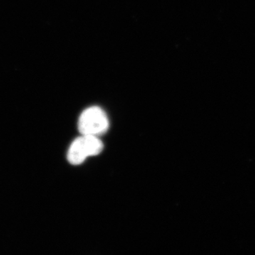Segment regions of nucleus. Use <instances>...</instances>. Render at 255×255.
<instances>
[{
  "label": "nucleus",
  "instance_id": "nucleus-1",
  "mask_svg": "<svg viewBox=\"0 0 255 255\" xmlns=\"http://www.w3.org/2000/svg\"><path fill=\"white\" fill-rule=\"evenodd\" d=\"M103 143L95 135H82L74 140L69 148L68 159L70 164L78 165L87 157L99 155L103 150Z\"/></svg>",
  "mask_w": 255,
  "mask_h": 255
},
{
  "label": "nucleus",
  "instance_id": "nucleus-2",
  "mask_svg": "<svg viewBox=\"0 0 255 255\" xmlns=\"http://www.w3.org/2000/svg\"><path fill=\"white\" fill-rule=\"evenodd\" d=\"M109 120L105 112L93 107L82 112L78 121V130L82 135H102L109 128Z\"/></svg>",
  "mask_w": 255,
  "mask_h": 255
}]
</instances>
